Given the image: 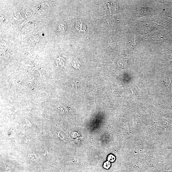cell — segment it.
<instances>
[{
    "label": "cell",
    "instance_id": "1",
    "mask_svg": "<svg viewBox=\"0 0 172 172\" xmlns=\"http://www.w3.org/2000/svg\"><path fill=\"white\" fill-rule=\"evenodd\" d=\"M110 162H105V163L104 164L103 166L105 168H108L110 167Z\"/></svg>",
    "mask_w": 172,
    "mask_h": 172
}]
</instances>
